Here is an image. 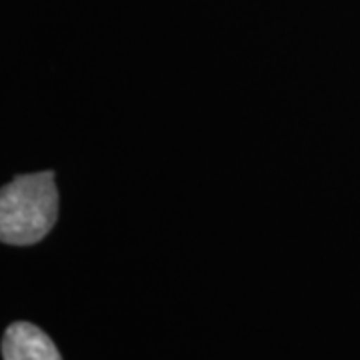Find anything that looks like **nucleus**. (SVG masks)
I'll return each mask as SVG.
<instances>
[{"label": "nucleus", "instance_id": "1", "mask_svg": "<svg viewBox=\"0 0 360 360\" xmlns=\"http://www.w3.org/2000/svg\"><path fill=\"white\" fill-rule=\"evenodd\" d=\"M58 219V193L51 170L16 176L0 193V238L14 246L40 243Z\"/></svg>", "mask_w": 360, "mask_h": 360}, {"label": "nucleus", "instance_id": "2", "mask_svg": "<svg viewBox=\"0 0 360 360\" xmlns=\"http://www.w3.org/2000/svg\"><path fill=\"white\" fill-rule=\"evenodd\" d=\"M4 360H63L51 336L30 322H14L2 338Z\"/></svg>", "mask_w": 360, "mask_h": 360}]
</instances>
